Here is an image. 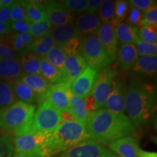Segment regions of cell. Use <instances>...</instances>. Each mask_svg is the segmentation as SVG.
<instances>
[{
  "mask_svg": "<svg viewBox=\"0 0 157 157\" xmlns=\"http://www.w3.org/2000/svg\"><path fill=\"white\" fill-rule=\"evenodd\" d=\"M84 123L88 140L100 145H109L135 132L127 116L116 114L103 108L90 112Z\"/></svg>",
  "mask_w": 157,
  "mask_h": 157,
  "instance_id": "6da1fadb",
  "label": "cell"
},
{
  "mask_svg": "<svg viewBox=\"0 0 157 157\" xmlns=\"http://www.w3.org/2000/svg\"><path fill=\"white\" fill-rule=\"evenodd\" d=\"M156 90L151 84L138 79L131 82L127 89L125 111L135 128H141L148 122L156 109Z\"/></svg>",
  "mask_w": 157,
  "mask_h": 157,
  "instance_id": "7a4b0ae2",
  "label": "cell"
},
{
  "mask_svg": "<svg viewBox=\"0 0 157 157\" xmlns=\"http://www.w3.org/2000/svg\"><path fill=\"white\" fill-rule=\"evenodd\" d=\"M87 140L84 121H63L53 132L46 135L43 146L44 155L46 157L56 156Z\"/></svg>",
  "mask_w": 157,
  "mask_h": 157,
  "instance_id": "3957f363",
  "label": "cell"
},
{
  "mask_svg": "<svg viewBox=\"0 0 157 157\" xmlns=\"http://www.w3.org/2000/svg\"><path fill=\"white\" fill-rule=\"evenodd\" d=\"M35 110V105L20 101L1 109L0 129L13 133L15 137L29 133Z\"/></svg>",
  "mask_w": 157,
  "mask_h": 157,
  "instance_id": "277c9868",
  "label": "cell"
},
{
  "mask_svg": "<svg viewBox=\"0 0 157 157\" xmlns=\"http://www.w3.org/2000/svg\"><path fill=\"white\" fill-rule=\"evenodd\" d=\"M80 53L87 66L94 68L98 73L107 68L113 62L104 50L97 35L82 37Z\"/></svg>",
  "mask_w": 157,
  "mask_h": 157,
  "instance_id": "5b68a950",
  "label": "cell"
},
{
  "mask_svg": "<svg viewBox=\"0 0 157 157\" xmlns=\"http://www.w3.org/2000/svg\"><path fill=\"white\" fill-rule=\"evenodd\" d=\"M62 122L60 111L48 101H43L33 117L30 132L48 135L53 132Z\"/></svg>",
  "mask_w": 157,
  "mask_h": 157,
  "instance_id": "8992f818",
  "label": "cell"
},
{
  "mask_svg": "<svg viewBox=\"0 0 157 157\" xmlns=\"http://www.w3.org/2000/svg\"><path fill=\"white\" fill-rule=\"evenodd\" d=\"M46 135L30 132L15 137L13 157H46L44 143Z\"/></svg>",
  "mask_w": 157,
  "mask_h": 157,
  "instance_id": "52a82bcc",
  "label": "cell"
},
{
  "mask_svg": "<svg viewBox=\"0 0 157 157\" xmlns=\"http://www.w3.org/2000/svg\"><path fill=\"white\" fill-rule=\"evenodd\" d=\"M116 76L117 71L108 68L98 74L95 84L90 93L94 101V111L104 107L111 93Z\"/></svg>",
  "mask_w": 157,
  "mask_h": 157,
  "instance_id": "ba28073f",
  "label": "cell"
},
{
  "mask_svg": "<svg viewBox=\"0 0 157 157\" xmlns=\"http://www.w3.org/2000/svg\"><path fill=\"white\" fill-rule=\"evenodd\" d=\"M71 84L68 82H59L52 84L42 98L39 100V103L47 101L59 111H63L68 109L71 96Z\"/></svg>",
  "mask_w": 157,
  "mask_h": 157,
  "instance_id": "9c48e42d",
  "label": "cell"
},
{
  "mask_svg": "<svg viewBox=\"0 0 157 157\" xmlns=\"http://www.w3.org/2000/svg\"><path fill=\"white\" fill-rule=\"evenodd\" d=\"M98 73L89 66L82 71L81 74L71 84V90L73 95L85 98L91 93L98 77Z\"/></svg>",
  "mask_w": 157,
  "mask_h": 157,
  "instance_id": "30bf717a",
  "label": "cell"
},
{
  "mask_svg": "<svg viewBox=\"0 0 157 157\" xmlns=\"http://www.w3.org/2000/svg\"><path fill=\"white\" fill-rule=\"evenodd\" d=\"M119 23L115 18L111 22L103 23L98 31L97 36L111 60H114L118 50V42L115 35V28Z\"/></svg>",
  "mask_w": 157,
  "mask_h": 157,
  "instance_id": "8fae6325",
  "label": "cell"
},
{
  "mask_svg": "<svg viewBox=\"0 0 157 157\" xmlns=\"http://www.w3.org/2000/svg\"><path fill=\"white\" fill-rule=\"evenodd\" d=\"M47 18L52 26L58 27L73 23L71 13L62 2L55 1L45 2Z\"/></svg>",
  "mask_w": 157,
  "mask_h": 157,
  "instance_id": "7c38bea8",
  "label": "cell"
},
{
  "mask_svg": "<svg viewBox=\"0 0 157 157\" xmlns=\"http://www.w3.org/2000/svg\"><path fill=\"white\" fill-rule=\"evenodd\" d=\"M127 89L121 80L114 79L112 88L104 107L116 114H124L125 111V98Z\"/></svg>",
  "mask_w": 157,
  "mask_h": 157,
  "instance_id": "4fadbf2b",
  "label": "cell"
},
{
  "mask_svg": "<svg viewBox=\"0 0 157 157\" xmlns=\"http://www.w3.org/2000/svg\"><path fill=\"white\" fill-rule=\"evenodd\" d=\"M105 148L101 145L87 140L66 151L57 154L56 157H101Z\"/></svg>",
  "mask_w": 157,
  "mask_h": 157,
  "instance_id": "5bb4252c",
  "label": "cell"
},
{
  "mask_svg": "<svg viewBox=\"0 0 157 157\" xmlns=\"http://www.w3.org/2000/svg\"><path fill=\"white\" fill-rule=\"evenodd\" d=\"M87 65L80 54L67 56L61 71V82L71 84Z\"/></svg>",
  "mask_w": 157,
  "mask_h": 157,
  "instance_id": "9a60e30c",
  "label": "cell"
},
{
  "mask_svg": "<svg viewBox=\"0 0 157 157\" xmlns=\"http://www.w3.org/2000/svg\"><path fill=\"white\" fill-rule=\"evenodd\" d=\"M109 148L119 157H138L141 149L135 138L123 137L109 144Z\"/></svg>",
  "mask_w": 157,
  "mask_h": 157,
  "instance_id": "2e32d148",
  "label": "cell"
},
{
  "mask_svg": "<svg viewBox=\"0 0 157 157\" xmlns=\"http://www.w3.org/2000/svg\"><path fill=\"white\" fill-rule=\"evenodd\" d=\"M102 22L95 14L85 13L80 15L76 21L75 27L82 36L97 35Z\"/></svg>",
  "mask_w": 157,
  "mask_h": 157,
  "instance_id": "e0dca14e",
  "label": "cell"
},
{
  "mask_svg": "<svg viewBox=\"0 0 157 157\" xmlns=\"http://www.w3.org/2000/svg\"><path fill=\"white\" fill-rule=\"evenodd\" d=\"M117 63L123 71L132 69L138 58L136 47L134 44H121L117 50Z\"/></svg>",
  "mask_w": 157,
  "mask_h": 157,
  "instance_id": "ac0fdd59",
  "label": "cell"
},
{
  "mask_svg": "<svg viewBox=\"0 0 157 157\" xmlns=\"http://www.w3.org/2000/svg\"><path fill=\"white\" fill-rule=\"evenodd\" d=\"M20 79L30 87L37 95L39 101L48 92L52 84L40 75V74H22L19 77Z\"/></svg>",
  "mask_w": 157,
  "mask_h": 157,
  "instance_id": "d6986e66",
  "label": "cell"
},
{
  "mask_svg": "<svg viewBox=\"0 0 157 157\" xmlns=\"http://www.w3.org/2000/svg\"><path fill=\"white\" fill-rule=\"evenodd\" d=\"M50 34L56 46L59 47H62L71 39L82 36L73 23L52 28Z\"/></svg>",
  "mask_w": 157,
  "mask_h": 157,
  "instance_id": "ffe728a7",
  "label": "cell"
},
{
  "mask_svg": "<svg viewBox=\"0 0 157 157\" xmlns=\"http://www.w3.org/2000/svg\"><path fill=\"white\" fill-rule=\"evenodd\" d=\"M132 69L137 75L147 76H154L156 74L157 71V57H139Z\"/></svg>",
  "mask_w": 157,
  "mask_h": 157,
  "instance_id": "44dd1931",
  "label": "cell"
},
{
  "mask_svg": "<svg viewBox=\"0 0 157 157\" xmlns=\"http://www.w3.org/2000/svg\"><path fill=\"white\" fill-rule=\"evenodd\" d=\"M137 28L127 23H119L115 28L117 42L121 44H135L137 37Z\"/></svg>",
  "mask_w": 157,
  "mask_h": 157,
  "instance_id": "7402d4cb",
  "label": "cell"
},
{
  "mask_svg": "<svg viewBox=\"0 0 157 157\" xmlns=\"http://www.w3.org/2000/svg\"><path fill=\"white\" fill-rule=\"evenodd\" d=\"M27 18L31 23H37L47 18L44 4L39 1H23Z\"/></svg>",
  "mask_w": 157,
  "mask_h": 157,
  "instance_id": "603a6c76",
  "label": "cell"
},
{
  "mask_svg": "<svg viewBox=\"0 0 157 157\" xmlns=\"http://www.w3.org/2000/svg\"><path fill=\"white\" fill-rule=\"evenodd\" d=\"M22 74V67L17 60L0 59V78L3 80L17 79Z\"/></svg>",
  "mask_w": 157,
  "mask_h": 157,
  "instance_id": "cb8c5ba5",
  "label": "cell"
},
{
  "mask_svg": "<svg viewBox=\"0 0 157 157\" xmlns=\"http://www.w3.org/2000/svg\"><path fill=\"white\" fill-rule=\"evenodd\" d=\"M56 46L53 39L50 34L33 40L31 44L25 50L34 53L39 57H44L53 47Z\"/></svg>",
  "mask_w": 157,
  "mask_h": 157,
  "instance_id": "d4e9b609",
  "label": "cell"
},
{
  "mask_svg": "<svg viewBox=\"0 0 157 157\" xmlns=\"http://www.w3.org/2000/svg\"><path fill=\"white\" fill-rule=\"evenodd\" d=\"M10 82L13 87L15 97L19 99L20 101L31 104L38 99L34 92L25 83H23L19 78L17 79L12 80Z\"/></svg>",
  "mask_w": 157,
  "mask_h": 157,
  "instance_id": "484cf974",
  "label": "cell"
},
{
  "mask_svg": "<svg viewBox=\"0 0 157 157\" xmlns=\"http://www.w3.org/2000/svg\"><path fill=\"white\" fill-rule=\"evenodd\" d=\"M40 75L51 84H57L61 82V71L45 59L41 57L39 66Z\"/></svg>",
  "mask_w": 157,
  "mask_h": 157,
  "instance_id": "4316f807",
  "label": "cell"
},
{
  "mask_svg": "<svg viewBox=\"0 0 157 157\" xmlns=\"http://www.w3.org/2000/svg\"><path fill=\"white\" fill-rule=\"evenodd\" d=\"M41 57L27 50L23 51L21 58V66L25 74H40L39 66H40Z\"/></svg>",
  "mask_w": 157,
  "mask_h": 157,
  "instance_id": "83f0119b",
  "label": "cell"
},
{
  "mask_svg": "<svg viewBox=\"0 0 157 157\" xmlns=\"http://www.w3.org/2000/svg\"><path fill=\"white\" fill-rule=\"evenodd\" d=\"M68 110L72 113L76 120L77 121L85 122L89 115V113L87 112L86 109L84 98L74 95L73 94L71 96Z\"/></svg>",
  "mask_w": 157,
  "mask_h": 157,
  "instance_id": "f1b7e54d",
  "label": "cell"
},
{
  "mask_svg": "<svg viewBox=\"0 0 157 157\" xmlns=\"http://www.w3.org/2000/svg\"><path fill=\"white\" fill-rule=\"evenodd\" d=\"M16 101L10 82L0 79V108L9 106Z\"/></svg>",
  "mask_w": 157,
  "mask_h": 157,
  "instance_id": "f546056e",
  "label": "cell"
},
{
  "mask_svg": "<svg viewBox=\"0 0 157 157\" xmlns=\"http://www.w3.org/2000/svg\"><path fill=\"white\" fill-rule=\"evenodd\" d=\"M16 54L13 48V36L5 35L0 38V59L15 60Z\"/></svg>",
  "mask_w": 157,
  "mask_h": 157,
  "instance_id": "4dcf8cb0",
  "label": "cell"
},
{
  "mask_svg": "<svg viewBox=\"0 0 157 157\" xmlns=\"http://www.w3.org/2000/svg\"><path fill=\"white\" fill-rule=\"evenodd\" d=\"M67 55L64 52L61 47L55 46L45 55L44 58L57 68L61 70L66 60Z\"/></svg>",
  "mask_w": 157,
  "mask_h": 157,
  "instance_id": "1f68e13d",
  "label": "cell"
},
{
  "mask_svg": "<svg viewBox=\"0 0 157 157\" xmlns=\"http://www.w3.org/2000/svg\"><path fill=\"white\" fill-rule=\"evenodd\" d=\"M156 25H143L137 29V37L141 41L148 43H156Z\"/></svg>",
  "mask_w": 157,
  "mask_h": 157,
  "instance_id": "d6a6232c",
  "label": "cell"
},
{
  "mask_svg": "<svg viewBox=\"0 0 157 157\" xmlns=\"http://www.w3.org/2000/svg\"><path fill=\"white\" fill-rule=\"evenodd\" d=\"M114 2L105 0L102 2L99 7L100 20L102 23H110L114 20Z\"/></svg>",
  "mask_w": 157,
  "mask_h": 157,
  "instance_id": "836d02e7",
  "label": "cell"
},
{
  "mask_svg": "<svg viewBox=\"0 0 157 157\" xmlns=\"http://www.w3.org/2000/svg\"><path fill=\"white\" fill-rule=\"evenodd\" d=\"M52 27L48 18H45L39 23H31L29 34L33 38L34 37L35 39L39 38V37L50 34Z\"/></svg>",
  "mask_w": 157,
  "mask_h": 157,
  "instance_id": "e575fe53",
  "label": "cell"
},
{
  "mask_svg": "<svg viewBox=\"0 0 157 157\" xmlns=\"http://www.w3.org/2000/svg\"><path fill=\"white\" fill-rule=\"evenodd\" d=\"M10 21L11 23L17 21H29L27 18L26 13L23 6V1L15 2L10 6ZM30 23V22H29Z\"/></svg>",
  "mask_w": 157,
  "mask_h": 157,
  "instance_id": "d590c367",
  "label": "cell"
},
{
  "mask_svg": "<svg viewBox=\"0 0 157 157\" xmlns=\"http://www.w3.org/2000/svg\"><path fill=\"white\" fill-rule=\"evenodd\" d=\"M137 52L138 56H156L157 44L156 43H148L137 39L136 44Z\"/></svg>",
  "mask_w": 157,
  "mask_h": 157,
  "instance_id": "8d00e7d4",
  "label": "cell"
},
{
  "mask_svg": "<svg viewBox=\"0 0 157 157\" xmlns=\"http://www.w3.org/2000/svg\"><path fill=\"white\" fill-rule=\"evenodd\" d=\"M34 38L29 34H15L13 36V44L15 51H20L26 49L31 44Z\"/></svg>",
  "mask_w": 157,
  "mask_h": 157,
  "instance_id": "74e56055",
  "label": "cell"
},
{
  "mask_svg": "<svg viewBox=\"0 0 157 157\" xmlns=\"http://www.w3.org/2000/svg\"><path fill=\"white\" fill-rule=\"evenodd\" d=\"M82 40V36L76 37V38L71 39L70 41L66 42L61 48L67 56L78 54V52H80V49H81Z\"/></svg>",
  "mask_w": 157,
  "mask_h": 157,
  "instance_id": "f35d334b",
  "label": "cell"
},
{
  "mask_svg": "<svg viewBox=\"0 0 157 157\" xmlns=\"http://www.w3.org/2000/svg\"><path fill=\"white\" fill-rule=\"evenodd\" d=\"M71 13H82L87 10V0H66L62 2Z\"/></svg>",
  "mask_w": 157,
  "mask_h": 157,
  "instance_id": "ab89813d",
  "label": "cell"
},
{
  "mask_svg": "<svg viewBox=\"0 0 157 157\" xmlns=\"http://www.w3.org/2000/svg\"><path fill=\"white\" fill-rule=\"evenodd\" d=\"M157 24V7L156 4L153 5L151 7L144 11L143 17L139 25H156Z\"/></svg>",
  "mask_w": 157,
  "mask_h": 157,
  "instance_id": "60d3db41",
  "label": "cell"
},
{
  "mask_svg": "<svg viewBox=\"0 0 157 157\" xmlns=\"http://www.w3.org/2000/svg\"><path fill=\"white\" fill-rule=\"evenodd\" d=\"M13 153V145L5 135L0 134V157H11Z\"/></svg>",
  "mask_w": 157,
  "mask_h": 157,
  "instance_id": "b9f144b4",
  "label": "cell"
},
{
  "mask_svg": "<svg viewBox=\"0 0 157 157\" xmlns=\"http://www.w3.org/2000/svg\"><path fill=\"white\" fill-rule=\"evenodd\" d=\"M128 4L127 2L117 1L114 5V18L116 21L120 23V21L126 17Z\"/></svg>",
  "mask_w": 157,
  "mask_h": 157,
  "instance_id": "7bdbcfd3",
  "label": "cell"
},
{
  "mask_svg": "<svg viewBox=\"0 0 157 157\" xmlns=\"http://www.w3.org/2000/svg\"><path fill=\"white\" fill-rule=\"evenodd\" d=\"M127 4L132 6L133 8L140 11H146L156 4V2L154 0H130L127 2Z\"/></svg>",
  "mask_w": 157,
  "mask_h": 157,
  "instance_id": "ee69618b",
  "label": "cell"
},
{
  "mask_svg": "<svg viewBox=\"0 0 157 157\" xmlns=\"http://www.w3.org/2000/svg\"><path fill=\"white\" fill-rule=\"evenodd\" d=\"M31 23L28 21H17V22L11 23L12 30H14L17 34H29L30 33Z\"/></svg>",
  "mask_w": 157,
  "mask_h": 157,
  "instance_id": "f6af8a7d",
  "label": "cell"
},
{
  "mask_svg": "<svg viewBox=\"0 0 157 157\" xmlns=\"http://www.w3.org/2000/svg\"><path fill=\"white\" fill-rule=\"evenodd\" d=\"M143 17L142 11L139 10L132 8L130 10L129 15V22L130 25L135 26V25H139L140 24L141 20Z\"/></svg>",
  "mask_w": 157,
  "mask_h": 157,
  "instance_id": "bcb514c9",
  "label": "cell"
},
{
  "mask_svg": "<svg viewBox=\"0 0 157 157\" xmlns=\"http://www.w3.org/2000/svg\"><path fill=\"white\" fill-rule=\"evenodd\" d=\"M0 23H9L10 21V7H4L0 10Z\"/></svg>",
  "mask_w": 157,
  "mask_h": 157,
  "instance_id": "7dc6e473",
  "label": "cell"
},
{
  "mask_svg": "<svg viewBox=\"0 0 157 157\" xmlns=\"http://www.w3.org/2000/svg\"><path fill=\"white\" fill-rule=\"evenodd\" d=\"M101 0H89L87 3V10L88 13L94 14L98 9L99 8L102 3Z\"/></svg>",
  "mask_w": 157,
  "mask_h": 157,
  "instance_id": "c3c4849f",
  "label": "cell"
},
{
  "mask_svg": "<svg viewBox=\"0 0 157 157\" xmlns=\"http://www.w3.org/2000/svg\"><path fill=\"white\" fill-rule=\"evenodd\" d=\"M12 31L11 23H0V38L7 35Z\"/></svg>",
  "mask_w": 157,
  "mask_h": 157,
  "instance_id": "681fc988",
  "label": "cell"
},
{
  "mask_svg": "<svg viewBox=\"0 0 157 157\" xmlns=\"http://www.w3.org/2000/svg\"><path fill=\"white\" fill-rule=\"evenodd\" d=\"M60 114H61V118L63 121H74L76 120L75 117L72 114L69 110H66V111H60Z\"/></svg>",
  "mask_w": 157,
  "mask_h": 157,
  "instance_id": "f907efd6",
  "label": "cell"
},
{
  "mask_svg": "<svg viewBox=\"0 0 157 157\" xmlns=\"http://www.w3.org/2000/svg\"><path fill=\"white\" fill-rule=\"evenodd\" d=\"M0 2L2 4L3 7H10L14 2L13 0H0Z\"/></svg>",
  "mask_w": 157,
  "mask_h": 157,
  "instance_id": "816d5d0a",
  "label": "cell"
},
{
  "mask_svg": "<svg viewBox=\"0 0 157 157\" xmlns=\"http://www.w3.org/2000/svg\"><path fill=\"white\" fill-rule=\"evenodd\" d=\"M101 157H116V156L115 155H113L111 151H108L105 148V150H104L103 151V154L102 155Z\"/></svg>",
  "mask_w": 157,
  "mask_h": 157,
  "instance_id": "f5cc1de1",
  "label": "cell"
},
{
  "mask_svg": "<svg viewBox=\"0 0 157 157\" xmlns=\"http://www.w3.org/2000/svg\"><path fill=\"white\" fill-rule=\"evenodd\" d=\"M147 157H157V154L156 152L147 151Z\"/></svg>",
  "mask_w": 157,
  "mask_h": 157,
  "instance_id": "db71d44e",
  "label": "cell"
},
{
  "mask_svg": "<svg viewBox=\"0 0 157 157\" xmlns=\"http://www.w3.org/2000/svg\"><path fill=\"white\" fill-rule=\"evenodd\" d=\"M138 157H147V151H144L141 150Z\"/></svg>",
  "mask_w": 157,
  "mask_h": 157,
  "instance_id": "11a10c76",
  "label": "cell"
},
{
  "mask_svg": "<svg viewBox=\"0 0 157 157\" xmlns=\"http://www.w3.org/2000/svg\"><path fill=\"white\" fill-rule=\"evenodd\" d=\"M3 5H2V2H0V10H1L3 8Z\"/></svg>",
  "mask_w": 157,
  "mask_h": 157,
  "instance_id": "9f6ffc18",
  "label": "cell"
},
{
  "mask_svg": "<svg viewBox=\"0 0 157 157\" xmlns=\"http://www.w3.org/2000/svg\"><path fill=\"white\" fill-rule=\"evenodd\" d=\"M116 157H119V156H116Z\"/></svg>",
  "mask_w": 157,
  "mask_h": 157,
  "instance_id": "6f0895ef",
  "label": "cell"
}]
</instances>
